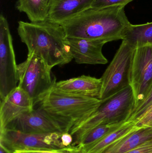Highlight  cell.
I'll list each match as a JSON object with an SVG mask.
<instances>
[{
	"label": "cell",
	"mask_w": 152,
	"mask_h": 153,
	"mask_svg": "<svg viewBox=\"0 0 152 153\" xmlns=\"http://www.w3.org/2000/svg\"><path fill=\"white\" fill-rule=\"evenodd\" d=\"M18 32L28 53L42 58L51 68L70 62L73 58L62 26L47 19L18 22Z\"/></svg>",
	"instance_id": "obj_1"
},
{
	"label": "cell",
	"mask_w": 152,
	"mask_h": 153,
	"mask_svg": "<svg viewBox=\"0 0 152 153\" xmlns=\"http://www.w3.org/2000/svg\"><path fill=\"white\" fill-rule=\"evenodd\" d=\"M131 24L125 7L91 8L61 25L68 38L105 40L108 43L123 39Z\"/></svg>",
	"instance_id": "obj_2"
},
{
	"label": "cell",
	"mask_w": 152,
	"mask_h": 153,
	"mask_svg": "<svg viewBox=\"0 0 152 153\" xmlns=\"http://www.w3.org/2000/svg\"><path fill=\"white\" fill-rule=\"evenodd\" d=\"M135 105V100L130 85L102 100L95 111L70 130L69 133L73 139L71 145H80L91 131L100 126L128 120Z\"/></svg>",
	"instance_id": "obj_3"
},
{
	"label": "cell",
	"mask_w": 152,
	"mask_h": 153,
	"mask_svg": "<svg viewBox=\"0 0 152 153\" xmlns=\"http://www.w3.org/2000/svg\"><path fill=\"white\" fill-rule=\"evenodd\" d=\"M101 102L98 98L67 95L52 90L39 102V108L60 124L63 133H69L95 111Z\"/></svg>",
	"instance_id": "obj_4"
},
{
	"label": "cell",
	"mask_w": 152,
	"mask_h": 153,
	"mask_svg": "<svg viewBox=\"0 0 152 153\" xmlns=\"http://www.w3.org/2000/svg\"><path fill=\"white\" fill-rule=\"evenodd\" d=\"M52 69L33 53L28 54L26 61L17 66L18 86L28 94L34 105L39 103L53 89L57 82Z\"/></svg>",
	"instance_id": "obj_5"
},
{
	"label": "cell",
	"mask_w": 152,
	"mask_h": 153,
	"mask_svg": "<svg viewBox=\"0 0 152 153\" xmlns=\"http://www.w3.org/2000/svg\"><path fill=\"white\" fill-rule=\"evenodd\" d=\"M135 48L122 40L101 80L99 99L106 100L129 85V74Z\"/></svg>",
	"instance_id": "obj_6"
},
{
	"label": "cell",
	"mask_w": 152,
	"mask_h": 153,
	"mask_svg": "<svg viewBox=\"0 0 152 153\" xmlns=\"http://www.w3.org/2000/svg\"><path fill=\"white\" fill-rule=\"evenodd\" d=\"M62 134H27L5 129L0 132V146L8 153L18 151H46L65 147Z\"/></svg>",
	"instance_id": "obj_7"
},
{
	"label": "cell",
	"mask_w": 152,
	"mask_h": 153,
	"mask_svg": "<svg viewBox=\"0 0 152 153\" xmlns=\"http://www.w3.org/2000/svg\"><path fill=\"white\" fill-rule=\"evenodd\" d=\"M17 65L9 23L0 16V99L3 100L18 87Z\"/></svg>",
	"instance_id": "obj_8"
},
{
	"label": "cell",
	"mask_w": 152,
	"mask_h": 153,
	"mask_svg": "<svg viewBox=\"0 0 152 153\" xmlns=\"http://www.w3.org/2000/svg\"><path fill=\"white\" fill-rule=\"evenodd\" d=\"M129 85L133 90L136 108L143 101L152 88V45L135 49Z\"/></svg>",
	"instance_id": "obj_9"
},
{
	"label": "cell",
	"mask_w": 152,
	"mask_h": 153,
	"mask_svg": "<svg viewBox=\"0 0 152 153\" xmlns=\"http://www.w3.org/2000/svg\"><path fill=\"white\" fill-rule=\"evenodd\" d=\"M5 129L27 134L64 133L60 124L39 107L21 114L11 122Z\"/></svg>",
	"instance_id": "obj_10"
},
{
	"label": "cell",
	"mask_w": 152,
	"mask_h": 153,
	"mask_svg": "<svg viewBox=\"0 0 152 153\" xmlns=\"http://www.w3.org/2000/svg\"><path fill=\"white\" fill-rule=\"evenodd\" d=\"M34 106L29 95L18 86L1 101L0 131L21 114L34 109Z\"/></svg>",
	"instance_id": "obj_11"
},
{
	"label": "cell",
	"mask_w": 152,
	"mask_h": 153,
	"mask_svg": "<svg viewBox=\"0 0 152 153\" xmlns=\"http://www.w3.org/2000/svg\"><path fill=\"white\" fill-rule=\"evenodd\" d=\"M71 54L79 64L104 65L108 60L104 56L102 48L107 42L77 38H68Z\"/></svg>",
	"instance_id": "obj_12"
},
{
	"label": "cell",
	"mask_w": 152,
	"mask_h": 153,
	"mask_svg": "<svg viewBox=\"0 0 152 153\" xmlns=\"http://www.w3.org/2000/svg\"><path fill=\"white\" fill-rule=\"evenodd\" d=\"M101 85V78L82 75L56 82L52 90L67 95L99 99Z\"/></svg>",
	"instance_id": "obj_13"
},
{
	"label": "cell",
	"mask_w": 152,
	"mask_h": 153,
	"mask_svg": "<svg viewBox=\"0 0 152 153\" xmlns=\"http://www.w3.org/2000/svg\"><path fill=\"white\" fill-rule=\"evenodd\" d=\"M95 0H52L48 20L62 25L91 9Z\"/></svg>",
	"instance_id": "obj_14"
},
{
	"label": "cell",
	"mask_w": 152,
	"mask_h": 153,
	"mask_svg": "<svg viewBox=\"0 0 152 153\" xmlns=\"http://www.w3.org/2000/svg\"><path fill=\"white\" fill-rule=\"evenodd\" d=\"M137 122L128 120L115 130L111 131L102 138L90 145L82 147V153H101L112 142L124 136L137 133L142 129L136 125Z\"/></svg>",
	"instance_id": "obj_15"
},
{
	"label": "cell",
	"mask_w": 152,
	"mask_h": 153,
	"mask_svg": "<svg viewBox=\"0 0 152 153\" xmlns=\"http://www.w3.org/2000/svg\"><path fill=\"white\" fill-rule=\"evenodd\" d=\"M152 138V128H144L137 133L126 135L112 142L101 153H124Z\"/></svg>",
	"instance_id": "obj_16"
},
{
	"label": "cell",
	"mask_w": 152,
	"mask_h": 153,
	"mask_svg": "<svg viewBox=\"0 0 152 153\" xmlns=\"http://www.w3.org/2000/svg\"><path fill=\"white\" fill-rule=\"evenodd\" d=\"M122 40L135 49L152 45V22L140 25L131 23L125 31Z\"/></svg>",
	"instance_id": "obj_17"
},
{
	"label": "cell",
	"mask_w": 152,
	"mask_h": 153,
	"mask_svg": "<svg viewBox=\"0 0 152 153\" xmlns=\"http://www.w3.org/2000/svg\"><path fill=\"white\" fill-rule=\"evenodd\" d=\"M16 8L26 13L31 22L48 19L50 6L45 0H18Z\"/></svg>",
	"instance_id": "obj_18"
},
{
	"label": "cell",
	"mask_w": 152,
	"mask_h": 153,
	"mask_svg": "<svg viewBox=\"0 0 152 153\" xmlns=\"http://www.w3.org/2000/svg\"><path fill=\"white\" fill-rule=\"evenodd\" d=\"M126 121L120 123L107 124L100 126L95 128L93 131H91L87 137L84 139L83 142L80 144V145L82 147H85L90 145L101 138H102L103 137L110 132L117 128Z\"/></svg>",
	"instance_id": "obj_19"
},
{
	"label": "cell",
	"mask_w": 152,
	"mask_h": 153,
	"mask_svg": "<svg viewBox=\"0 0 152 153\" xmlns=\"http://www.w3.org/2000/svg\"><path fill=\"white\" fill-rule=\"evenodd\" d=\"M152 108V88L147 97L137 106L130 117L131 120L137 122V120Z\"/></svg>",
	"instance_id": "obj_20"
},
{
	"label": "cell",
	"mask_w": 152,
	"mask_h": 153,
	"mask_svg": "<svg viewBox=\"0 0 152 153\" xmlns=\"http://www.w3.org/2000/svg\"><path fill=\"white\" fill-rule=\"evenodd\" d=\"M13 153H82V147L79 145L46 151H18Z\"/></svg>",
	"instance_id": "obj_21"
},
{
	"label": "cell",
	"mask_w": 152,
	"mask_h": 153,
	"mask_svg": "<svg viewBox=\"0 0 152 153\" xmlns=\"http://www.w3.org/2000/svg\"><path fill=\"white\" fill-rule=\"evenodd\" d=\"M134 0H95L92 4L93 9H101L113 6H122L126 5Z\"/></svg>",
	"instance_id": "obj_22"
},
{
	"label": "cell",
	"mask_w": 152,
	"mask_h": 153,
	"mask_svg": "<svg viewBox=\"0 0 152 153\" xmlns=\"http://www.w3.org/2000/svg\"><path fill=\"white\" fill-rule=\"evenodd\" d=\"M124 153H152V138L146 140L134 149Z\"/></svg>",
	"instance_id": "obj_23"
},
{
	"label": "cell",
	"mask_w": 152,
	"mask_h": 153,
	"mask_svg": "<svg viewBox=\"0 0 152 153\" xmlns=\"http://www.w3.org/2000/svg\"><path fill=\"white\" fill-rule=\"evenodd\" d=\"M136 125L143 128H152V108L137 120Z\"/></svg>",
	"instance_id": "obj_24"
},
{
	"label": "cell",
	"mask_w": 152,
	"mask_h": 153,
	"mask_svg": "<svg viewBox=\"0 0 152 153\" xmlns=\"http://www.w3.org/2000/svg\"><path fill=\"white\" fill-rule=\"evenodd\" d=\"M61 140L63 146L67 147L72 145L73 141V137L70 133H63L62 134Z\"/></svg>",
	"instance_id": "obj_25"
},
{
	"label": "cell",
	"mask_w": 152,
	"mask_h": 153,
	"mask_svg": "<svg viewBox=\"0 0 152 153\" xmlns=\"http://www.w3.org/2000/svg\"><path fill=\"white\" fill-rule=\"evenodd\" d=\"M0 147H1L0 153H8L7 152H6V151H5V150H4V148H2V147H1V146H0Z\"/></svg>",
	"instance_id": "obj_26"
},
{
	"label": "cell",
	"mask_w": 152,
	"mask_h": 153,
	"mask_svg": "<svg viewBox=\"0 0 152 153\" xmlns=\"http://www.w3.org/2000/svg\"><path fill=\"white\" fill-rule=\"evenodd\" d=\"M45 1L47 3V4H48V5L50 6V5H51V3L52 0H45Z\"/></svg>",
	"instance_id": "obj_27"
}]
</instances>
